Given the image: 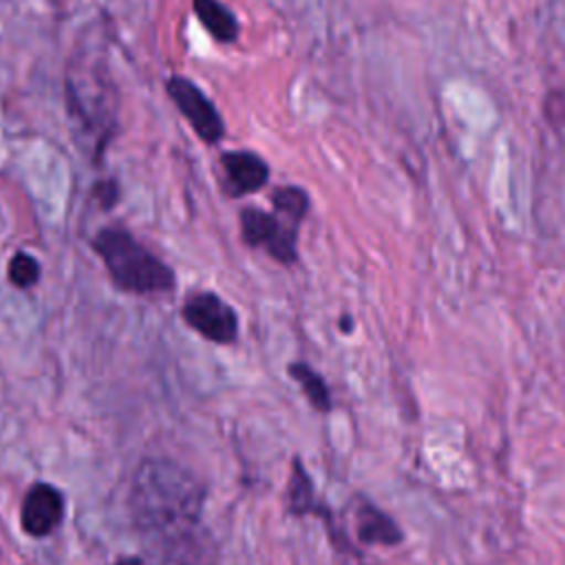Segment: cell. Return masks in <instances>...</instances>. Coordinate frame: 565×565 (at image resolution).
<instances>
[{"label":"cell","mask_w":565,"mask_h":565,"mask_svg":"<svg viewBox=\"0 0 565 565\" xmlns=\"http://www.w3.org/2000/svg\"><path fill=\"white\" fill-rule=\"evenodd\" d=\"M64 519V497L51 483H33L20 505V525L29 536L42 539L57 530Z\"/></svg>","instance_id":"6"},{"label":"cell","mask_w":565,"mask_h":565,"mask_svg":"<svg viewBox=\"0 0 565 565\" xmlns=\"http://www.w3.org/2000/svg\"><path fill=\"white\" fill-rule=\"evenodd\" d=\"M181 318L201 338L214 344H232L238 338V316L214 291H194L181 305Z\"/></svg>","instance_id":"4"},{"label":"cell","mask_w":565,"mask_h":565,"mask_svg":"<svg viewBox=\"0 0 565 565\" xmlns=\"http://www.w3.org/2000/svg\"><path fill=\"white\" fill-rule=\"evenodd\" d=\"M271 205L280 218L300 225L309 212V194L298 185H278L271 192Z\"/></svg>","instance_id":"12"},{"label":"cell","mask_w":565,"mask_h":565,"mask_svg":"<svg viewBox=\"0 0 565 565\" xmlns=\"http://www.w3.org/2000/svg\"><path fill=\"white\" fill-rule=\"evenodd\" d=\"M192 11L201 26L221 44H234L241 26L236 15L221 0H192Z\"/></svg>","instance_id":"9"},{"label":"cell","mask_w":565,"mask_h":565,"mask_svg":"<svg viewBox=\"0 0 565 565\" xmlns=\"http://www.w3.org/2000/svg\"><path fill=\"white\" fill-rule=\"evenodd\" d=\"M221 168H223V190L232 199L254 194L269 181L267 161L252 150L223 152Z\"/></svg>","instance_id":"7"},{"label":"cell","mask_w":565,"mask_h":565,"mask_svg":"<svg viewBox=\"0 0 565 565\" xmlns=\"http://www.w3.org/2000/svg\"><path fill=\"white\" fill-rule=\"evenodd\" d=\"M287 373H289V377H294L300 384L305 397L309 399V404L318 413H329L331 411V393H329V386H327V382L322 380V375L318 371H313L305 362H291L287 366Z\"/></svg>","instance_id":"11"},{"label":"cell","mask_w":565,"mask_h":565,"mask_svg":"<svg viewBox=\"0 0 565 565\" xmlns=\"http://www.w3.org/2000/svg\"><path fill=\"white\" fill-rule=\"evenodd\" d=\"M95 192L99 194L102 205H108V207H113V205L117 203V199H119V188H117L115 181H108V183L102 181V183H97Z\"/></svg>","instance_id":"14"},{"label":"cell","mask_w":565,"mask_h":565,"mask_svg":"<svg viewBox=\"0 0 565 565\" xmlns=\"http://www.w3.org/2000/svg\"><path fill=\"white\" fill-rule=\"evenodd\" d=\"M287 510L296 516L320 514L324 521H329L331 532L335 530L333 523H331V516H329V508H324L316 501L313 483H311L309 475L305 472L300 459H294V463H291V477H289V490H287Z\"/></svg>","instance_id":"10"},{"label":"cell","mask_w":565,"mask_h":565,"mask_svg":"<svg viewBox=\"0 0 565 565\" xmlns=\"http://www.w3.org/2000/svg\"><path fill=\"white\" fill-rule=\"evenodd\" d=\"M90 247L104 263L113 285L124 294L159 296L170 294L177 285L174 269L121 225L97 230Z\"/></svg>","instance_id":"2"},{"label":"cell","mask_w":565,"mask_h":565,"mask_svg":"<svg viewBox=\"0 0 565 565\" xmlns=\"http://www.w3.org/2000/svg\"><path fill=\"white\" fill-rule=\"evenodd\" d=\"M40 260L29 252H15L7 265V278L18 289H31L40 280Z\"/></svg>","instance_id":"13"},{"label":"cell","mask_w":565,"mask_h":565,"mask_svg":"<svg viewBox=\"0 0 565 565\" xmlns=\"http://www.w3.org/2000/svg\"><path fill=\"white\" fill-rule=\"evenodd\" d=\"M205 490L183 466L143 461L130 486V514L146 543L170 565H214V545L201 523Z\"/></svg>","instance_id":"1"},{"label":"cell","mask_w":565,"mask_h":565,"mask_svg":"<svg viewBox=\"0 0 565 565\" xmlns=\"http://www.w3.org/2000/svg\"><path fill=\"white\" fill-rule=\"evenodd\" d=\"M353 521H355L358 539L364 545H386V547H393V545H399L402 539H404L399 525L384 510L375 508L364 497L355 499Z\"/></svg>","instance_id":"8"},{"label":"cell","mask_w":565,"mask_h":565,"mask_svg":"<svg viewBox=\"0 0 565 565\" xmlns=\"http://www.w3.org/2000/svg\"><path fill=\"white\" fill-rule=\"evenodd\" d=\"M166 90L201 141L218 143L225 137V121L218 108L194 82L183 75H172L166 82Z\"/></svg>","instance_id":"5"},{"label":"cell","mask_w":565,"mask_h":565,"mask_svg":"<svg viewBox=\"0 0 565 565\" xmlns=\"http://www.w3.org/2000/svg\"><path fill=\"white\" fill-rule=\"evenodd\" d=\"M241 238L247 247H260L280 265L298 260V225L260 207H243L238 212Z\"/></svg>","instance_id":"3"},{"label":"cell","mask_w":565,"mask_h":565,"mask_svg":"<svg viewBox=\"0 0 565 565\" xmlns=\"http://www.w3.org/2000/svg\"><path fill=\"white\" fill-rule=\"evenodd\" d=\"M115 565H141V561L135 556H126V558H119Z\"/></svg>","instance_id":"15"}]
</instances>
